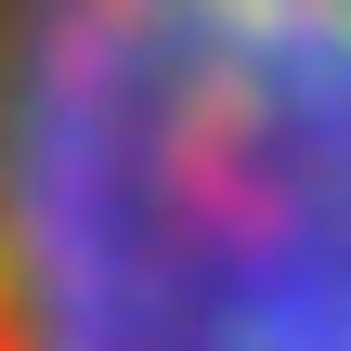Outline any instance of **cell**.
<instances>
[{
    "label": "cell",
    "mask_w": 351,
    "mask_h": 351,
    "mask_svg": "<svg viewBox=\"0 0 351 351\" xmlns=\"http://www.w3.org/2000/svg\"><path fill=\"white\" fill-rule=\"evenodd\" d=\"M0 351H351V0H0Z\"/></svg>",
    "instance_id": "1"
}]
</instances>
